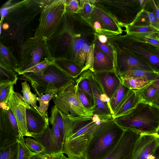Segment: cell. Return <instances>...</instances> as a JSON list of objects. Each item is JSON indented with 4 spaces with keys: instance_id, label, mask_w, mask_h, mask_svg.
Instances as JSON below:
<instances>
[{
    "instance_id": "cell-1",
    "label": "cell",
    "mask_w": 159,
    "mask_h": 159,
    "mask_svg": "<svg viewBox=\"0 0 159 159\" xmlns=\"http://www.w3.org/2000/svg\"><path fill=\"white\" fill-rule=\"evenodd\" d=\"M61 29L62 54L76 62L83 71L93 70L96 32L79 13L66 12Z\"/></svg>"
},
{
    "instance_id": "cell-2",
    "label": "cell",
    "mask_w": 159,
    "mask_h": 159,
    "mask_svg": "<svg viewBox=\"0 0 159 159\" xmlns=\"http://www.w3.org/2000/svg\"><path fill=\"white\" fill-rule=\"evenodd\" d=\"M125 129L112 118L101 120L87 147L84 159H104L117 145Z\"/></svg>"
},
{
    "instance_id": "cell-3",
    "label": "cell",
    "mask_w": 159,
    "mask_h": 159,
    "mask_svg": "<svg viewBox=\"0 0 159 159\" xmlns=\"http://www.w3.org/2000/svg\"><path fill=\"white\" fill-rule=\"evenodd\" d=\"M114 119L124 129L146 134L159 131V109L142 101L129 113Z\"/></svg>"
},
{
    "instance_id": "cell-4",
    "label": "cell",
    "mask_w": 159,
    "mask_h": 159,
    "mask_svg": "<svg viewBox=\"0 0 159 159\" xmlns=\"http://www.w3.org/2000/svg\"><path fill=\"white\" fill-rule=\"evenodd\" d=\"M113 46L128 50L143 59L153 71L159 73V48L128 35L106 36Z\"/></svg>"
},
{
    "instance_id": "cell-5",
    "label": "cell",
    "mask_w": 159,
    "mask_h": 159,
    "mask_svg": "<svg viewBox=\"0 0 159 159\" xmlns=\"http://www.w3.org/2000/svg\"><path fill=\"white\" fill-rule=\"evenodd\" d=\"M19 79L30 82L39 93L43 94L56 93L58 90L75 80L53 63L39 72L24 74Z\"/></svg>"
},
{
    "instance_id": "cell-6",
    "label": "cell",
    "mask_w": 159,
    "mask_h": 159,
    "mask_svg": "<svg viewBox=\"0 0 159 159\" xmlns=\"http://www.w3.org/2000/svg\"><path fill=\"white\" fill-rule=\"evenodd\" d=\"M125 32L143 8L145 0H93Z\"/></svg>"
},
{
    "instance_id": "cell-7",
    "label": "cell",
    "mask_w": 159,
    "mask_h": 159,
    "mask_svg": "<svg viewBox=\"0 0 159 159\" xmlns=\"http://www.w3.org/2000/svg\"><path fill=\"white\" fill-rule=\"evenodd\" d=\"M47 40L45 38L34 36L28 39L21 45L18 61L17 75L44 61L53 60Z\"/></svg>"
},
{
    "instance_id": "cell-8",
    "label": "cell",
    "mask_w": 159,
    "mask_h": 159,
    "mask_svg": "<svg viewBox=\"0 0 159 159\" xmlns=\"http://www.w3.org/2000/svg\"><path fill=\"white\" fill-rule=\"evenodd\" d=\"M53 99L57 108L71 120H79L93 116L81 103L75 80L58 90Z\"/></svg>"
},
{
    "instance_id": "cell-9",
    "label": "cell",
    "mask_w": 159,
    "mask_h": 159,
    "mask_svg": "<svg viewBox=\"0 0 159 159\" xmlns=\"http://www.w3.org/2000/svg\"><path fill=\"white\" fill-rule=\"evenodd\" d=\"M66 0H50L41 11L34 36L51 39L59 27L66 13Z\"/></svg>"
},
{
    "instance_id": "cell-10",
    "label": "cell",
    "mask_w": 159,
    "mask_h": 159,
    "mask_svg": "<svg viewBox=\"0 0 159 159\" xmlns=\"http://www.w3.org/2000/svg\"><path fill=\"white\" fill-rule=\"evenodd\" d=\"M93 8L87 20L96 33L106 36L122 34L124 30L118 24L107 15L93 0H91Z\"/></svg>"
},
{
    "instance_id": "cell-11",
    "label": "cell",
    "mask_w": 159,
    "mask_h": 159,
    "mask_svg": "<svg viewBox=\"0 0 159 159\" xmlns=\"http://www.w3.org/2000/svg\"><path fill=\"white\" fill-rule=\"evenodd\" d=\"M110 45L115 52V71L119 76L134 68L153 71L142 58L128 50Z\"/></svg>"
},
{
    "instance_id": "cell-12",
    "label": "cell",
    "mask_w": 159,
    "mask_h": 159,
    "mask_svg": "<svg viewBox=\"0 0 159 159\" xmlns=\"http://www.w3.org/2000/svg\"><path fill=\"white\" fill-rule=\"evenodd\" d=\"M93 96V114L98 116L101 120L112 118L108 106L109 99L105 93L100 83L93 71L87 70Z\"/></svg>"
},
{
    "instance_id": "cell-13",
    "label": "cell",
    "mask_w": 159,
    "mask_h": 159,
    "mask_svg": "<svg viewBox=\"0 0 159 159\" xmlns=\"http://www.w3.org/2000/svg\"><path fill=\"white\" fill-rule=\"evenodd\" d=\"M141 134L135 130L125 129L117 145L104 159H132L135 145Z\"/></svg>"
},
{
    "instance_id": "cell-14",
    "label": "cell",
    "mask_w": 159,
    "mask_h": 159,
    "mask_svg": "<svg viewBox=\"0 0 159 159\" xmlns=\"http://www.w3.org/2000/svg\"><path fill=\"white\" fill-rule=\"evenodd\" d=\"M50 123L52 125L51 128L49 125L42 134L33 137L45 148L42 153L46 155L63 153L64 144L62 141L59 129L55 122Z\"/></svg>"
},
{
    "instance_id": "cell-15",
    "label": "cell",
    "mask_w": 159,
    "mask_h": 159,
    "mask_svg": "<svg viewBox=\"0 0 159 159\" xmlns=\"http://www.w3.org/2000/svg\"><path fill=\"white\" fill-rule=\"evenodd\" d=\"M0 141L17 140L20 133L15 117L8 103H0Z\"/></svg>"
},
{
    "instance_id": "cell-16",
    "label": "cell",
    "mask_w": 159,
    "mask_h": 159,
    "mask_svg": "<svg viewBox=\"0 0 159 159\" xmlns=\"http://www.w3.org/2000/svg\"><path fill=\"white\" fill-rule=\"evenodd\" d=\"M8 104L16 119L20 135L28 136L26 110L31 106L25 102L21 94L15 92L10 98Z\"/></svg>"
},
{
    "instance_id": "cell-17",
    "label": "cell",
    "mask_w": 159,
    "mask_h": 159,
    "mask_svg": "<svg viewBox=\"0 0 159 159\" xmlns=\"http://www.w3.org/2000/svg\"><path fill=\"white\" fill-rule=\"evenodd\" d=\"M159 145V134L141 133L134 148L132 159H148Z\"/></svg>"
},
{
    "instance_id": "cell-18",
    "label": "cell",
    "mask_w": 159,
    "mask_h": 159,
    "mask_svg": "<svg viewBox=\"0 0 159 159\" xmlns=\"http://www.w3.org/2000/svg\"><path fill=\"white\" fill-rule=\"evenodd\" d=\"M26 112L28 137L40 136L49 126V118H44L31 106L26 108Z\"/></svg>"
},
{
    "instance_id": "cell-19",
    "label": "cell",
    "mask_w": 159,
    "mask_h": 159,
    "mask_svg": "<svg viewBox=\"0 0 159 159\" xmlns=\"http://www.w3.org/2000/svg\"><path fill=\"white\" fill-rule=\"evenodd\" d=\"M92 135H83L70 141H65L63 153L69 158L84 159L85 153Z\"/></svg>"
},
{
    "instance_id": "cell-20",
    "label": "cell",
    "mask_w": 159,
    "mask_h": 159,
    "mask_svg": "<svg viewBox=\"0 0 159 159\" xmlns=\"http://www.w3.org/2000/svg\"><path fill=\"white\" fill-rule=\"evenodd\" d=\"M93 72L110 100L122 84L121 79L114 71Z\"/></svg>"
},
{
    "instance_id": "cell-21",
    "label": "cell",
    "mask_w": 159,
    "mask_h": 159,
    "mask_svg": "<svg viewBox=\"0 0 159 159\" xmlns=\"http://www.w3.org/2000/svg\"><path fill=\"white\" fill-rule=\"evenodd\" d=\"M51 115L49 118L50 123L54 121L57 125L63 144L70 135L73 120L64 115L55 105L51 109Z\"/></svg>"
},
{
    "instance_id": "cell-22",
    "label": "cell",
    "mask_w": 159,
    "mask_h": 159,
    "mask_svg": "<svg viewBox=\"0 0 159 159\" xmlns=\"http://www.w3.org/2000/svg\"><path fill=\"white\" fill-rule=\"evenodd\" d=\"M93 71H114V61L107 54L95 45L93 55Z\"/></svg>"
},
{
    "instance_id": "cell-23",
    "label": "cell",
    "mask_w": 159,
    "mask_h": 159,
    "mask_svg": "<svg viewBox=\"0 0 159 159\" xmlns=\"http://www.w3.org/2000/svg\"><path fill=\"white\" fill-rule=\"evenodd\" d=\"M141 101L137 89H130L122 103L112 116L114 119L123 116L135 108Z\"/></svg>"
},
{
    "instance_id": "cell-24",
    "label": "cell",
    "mask_w": 159,
    "mask_h": 159,
    "mask_svg": "<svg viewBox=\"0 0 159 159\" xmlns=\"http://www.w3.org/2000/svg\"><path fill=\"white\" fill-rule=\"evenodd\" d=\"M53 62L58 68L74 80H75L84 72L79 65L69 59L60 57H55Z\"/></svg>"
},
{
    "instance_id": "cell-25",
    "label": "cell",
    "mask_w": 159,
    "mask_h": 159,
    "mask_svg": "<svg viewBox=\"0 0 159 159\" xmlns=\"http://www.w3.org/2000/svg\"><path fill=\"white\" fill-rule=\"evenodd\" d=\"M130 25L150 26L157 31H159V21L153 13L143 8L139 13Z\"/></svg>"
},
{
    "instance_id": "cell-26",
    "label": "cell",
    "mask_w": 159,
    "mask_h": 159,
    "mask_svg": "<svg viewBox=\"0 0 159 159\" xmlns=\"http://www.w3.org/2000/svg\"><path fill=\"white\" fill-rule=\"evenodd\" d=\"M17 140L0 141V159H17Z\"/></svg>"
},
{
    "instance_id": "cell-27",
    "label": "cell",
    "mask_w": 159,
    "mask_h": 159,
    "mask_svg": "<svg viewBox=\"0 0 159 159\" xmlns=\"http://www.w3.org/2000/svg\"><path fill=\"white\" fill-rule=\"evenodd\" d=\"M130 89L122 82L119 88L110 99L108 104L112 116L122 103Z\"/></svg>"
},
{
    "instance_id": "cell-28",
    "label": "cell",
    "mask_w": 159,
    "mask_h": 159,
    "mask_svg": "<svg viewBox=\"0 0 159 159\" xmlns=\"http://www.w3.org/2000/svg\"><path fill=\"white\" fill-rule=\"evenodd\" d=\"M31 86L34 91L39 96L37 97V100L39 102V106L34 108L44 118L48 119L47 111L49 102L52 99H53L55 97L56 93L49 92L45 93V94L40 93L34 86Z\"/></svg>"
},
{
    "instance_id": "cell-29",
    "label": "cell",
    "mask_w": 159,
    "mask_h": 159,
    "mask_svg": "<svg viewBox=\"0 0 159 159\" xmlns=\"http://www.w3.org/2000/svg\"><path fill=\"white\" fill-rule=\"evenodd\" d=\"M75 80L77 87L84 93L93 107V96L91 86L88 79L87 70L84 71Z\"/></svg>"
},
{
    "instance_id": "cell-30",
    "label": "cell",
    "mask_w": 159,
    "mask_h": 159,
    "mask_svg": "<svg viewBox=\"0 0 159 159\" xmlns=\"http://www.w3.org/2000/svg\"><path fill=\"white\" fill-rule=\"evenodd\" d=\"M158 73L140 68L131 69L120 76V78H136L153 81L157 77Z\"/></svg>"
},
{
    "instance_id": "cell-31",
    "label": "cell",
    "mask_w": 159,
    "mask_h": 159,
    "mask_svg": "<svg viewBox=\"0 0 159 159\" xmlns=\"http://www.w3.org/2000/svg\"><path fill=\"white\" fill-rule=\"evenodd\" d=\"M0 59L17 73L18 70V61L13 55L10 48L0 43Z\"/></svg>"
},
{
    "instance_id": "cell-32",
    "label": "cell",
    "mask_w": 159,
    "mask_h": 159,
    "mask_svg": "<svg viewBox=\"0 0 159 159\" xmlns=\"http://www.w3.org/2000/svg\"><path fill=\"white\" fill-rule=\"evenodd\" d=\"M17 74L13 70L0 59V83H12L16 84Z\"/></svg>"
},
{
    "instance_id": "cell-33",
    "label": "cell",
    "mask_w": 159,
    "mask_h": 159,
    "mask_svg": "<svg viewBox=\"0 0 159 159\" xmlns=\"http://www.w3.org/2000/svg\"><path fill=\"white\" fill-rule=\"evenodd\" d=\"M138 91L141 101L152 105L157 93V89L152 82Z\"/></svg>"
},
{
    "instance_id": "cell-34",
    "label": "cell",
    "mask_w": 159,
    "mask_h": 159,
    "mask_svg": "<svg viewBox=\"0 0 159 159\" xmlns=\"http://www.w3.org/2000/svg\"><path fill=\"white\" fill-rule=\"evenodd\" d=\"M157 31L150 26L129 25L126 28L125 33L136 37L150 35L156 33Z\"/></svg>"
},
{
    "instance_id": "cell-35",
    "label": "cell",
    "mask_w": 159,
    "mask_h": 159,
    "mask_svg": "<svg viewBox=\"0 0 159 159\" xmlns=\"http://www.w3.org/2000/svg\"><path fill=\"white\" fill-rule=\"evenodd\" d=\"M17 142V159H30L33 155L37 153L32 152L29 149L23 136L20 135Z\"/></svg>"
},
{
    "instance_id": "cell-36",
    "label": "cell",
    "mask_w": 159,
    "mask_h": 159,
    "mask_svg": "<svg viewBox=\"0 0 159 159\" xmlns=\"http://www.w3.org/2000/svg\"><path fill=\"white\" fill-rule=\"evenodd\" d=\"M23 98L25 102L32 107L35 108L37 107L36 105L37 100V95L32 93L30 88L27 81L21 83Z\"/></svg>"
},
{
    "instance_id": "cell-37",
    "label": "cell",
    "mask_w": 159,
    "mask_h": 159,
    "mask_svg": "<svg viewBox=\"0 0 159 159\" xmlns=\"http://www.w3.org/2000/svg\"><path fill=\"white\" fill-rule=\"evenodd\" d=\"M121 79L123 83L131 89H140L152 82L136 78Z\"/></svg>"
},
{
    "instance_id": "cell-38",
    "label": "cell",
    "mask_w": 159,
    "mask_h": 159,
    "mask_svg": "<svg viewBox=\"0 0 159 159\" xmlns=\"http://www.w3.org/2000/svg\"><path fill=\"white\" fill-rule=\"evenodd\" d=\"M12 83H0V103H7L14 92Z\"/></svg>"
},
{
    "instance_id": "cell-39",
    "label": "cell",
    "mask_w": 159,
    "mask_h": 159,
    "mask_svg": "<svg viewBox=\"0 0 159 159\" xmlns=\"http://www.w3.org/2000/svg\"><path fill=\"white\" fill-rule=\"evenodd\" d=\"M80 10L79 13L85 20L89 17L93 8L91 0H80Z\"/></svg>"
},
{
    "instance_id": "cell-40",
    "label": "cell",
    "mask_w": 159,
    "mask_h": 159,
    "mask_svg": "<svg viewBox=\"0 0 159 159\" xmlns=\"http://www.w3.org/2000/svg\"><path fill=\"white\" fill-rule=\"evenodd\" d=\"M25 140L27 146L32 152L40 153L45 150L44 147L35 139L27 137Z\"/></svg>"
},
{
    "instance_id": "cell-41",
    "label": "cell",
    "mask_w": 159,
    "mask_h": 159,
    "mask_svg": "<svg viewBox=\"0 0 159 159\" xmlns=\"http://www.w3.org/2000/svg\"><path fill=\"white\" fill-rule=\"evenodd\" d=\"M95 45L108 55L114 62L115 60L114 51L112 47L107 41L106 43H101L99 41L96 35Z\"/></svg>"
},
{
    "instance_id": "cell-42",
    "label": "cell",
    "mask_w": 159,
    "mask_h": 159,
    "mask_svg": "<svg viewBox=\"0 0 159 159\" xmlns=\"http://www.w3.org/2000/svg\"><path fill=\"white\" fill-rule=\"evenodd\" d=\"M53 63V60L44 61L25 70L22 72L20 75L26 73L39 72L44 70L49 65Z\"/></svg>"
},
{
    "instance_id": "cell-43",
    "label": "cell",
    "mask_w": 159,
    "mask_h": 159,
    "mask_svg": "<svg viewBox=\"0 0 159 159\" xmlns=\"http://www.w3.org/2000/svg\"><path fill=\"white\" fill-rule=\"evenodd\" d=\"M143 8L153 13L159 21V8L157 3V0H147Z\"/></svg>"
},
{
    "instance_id": "cell-44",
    "label": "cell",
    "mask_w": 159,
    "mask_h": 159,
    "mask_svg": "<svg viewBox=\"0 0 159 159\" xmlns=\"http://www.w3.org/2000/svg\"><path fill=\"white\" fill-rule=\"evenodd\" d=\"M80 10V0H66V12L71 13H78Z\"/></svg>"
},
{
    "instance_id": "cell-45",
    "label": "cell",
    "mask_w": 159,
    "mask_h": 159,
    "mask_svg": "<svg viewBox=\"0 0 159 159\" xmlns=\"http://www.w3.org/2000/svg\"><path fill=\"white\" fill-rule=\"evenodd\" d=\"M134 37L159 48V38L157 32L147 36Z\"/></svg>"
},
{
    "instance_id": "cell-46",
    "label": "cell",
    "mask_w": 159,
    "mask_h": 159,
    "mask_svg": "<svg viewBox=\"0 0 159 159\" xmlns=\"http://www.w3.org/2000/svg\"><path fill=\"white\" fill-rule=\"evenodd\" d=\"M77 89L81 103L85 108L93 116V106L84 93L78 87Z\"/></svg>"
},
{
    "instance_id": "cell-47",
    "label": "cell",
    "mask_w": 159,
    "mask_h": 159,
    "mask_svg": "<svg viewBox=\"0 0 159 159\" xmlns=\"http://www.w3.org/2000/svg\"><path fill=\"white\" fill-rule=\"evenodd\" d=\"M96 35L99 41L102 43H106L107 41V37L105 35L96 33Z\"/></svg>"
},
{
    "instance_id": "cell-48",
    "label": "cell",
    "mask_w": 159,
    "mask_h": 159,
    "mask_svg": "<svg viewBox=\"0 0 159 159\" xmlns=\"http://www.w3.org/2000/svg\"><path fill=\"white\" fill-rule=\"evenodd\" d=\"M43 154L44 155V159H58L61 154L52 155Z\"/></svg>"
},
{
    "instance_id": "cell-49",
    "label": "cell",
    "mask_w": 159,
    "mask_h": 159,
    "mask_svg": "<svg viewBox=\"0 0 159 159\" xmlns=\"http://www.w3.org/2000/svg\"><path fill=\"white\" fill-rule=\"evenodd\" d=\"M148 159H159V145L153 154Z\"/></svg>"
},
{
    "instance_id": "cell-50",
    "label": "cell",
    "mask_w": 159,
    "mask_h": 159,
    "mask_svg": "<svg viewBox=\"0 0 159 159\" xmlns=\"http://www.w3.org/2000/svg\"><path fill=\"white\" fill-rule=\"evenodd\" d=\"M30 159H44V155L42 153H37L33 155Z\"/></svg>"
},
{
    "instance_id": "cell-51",
    "label": "cell",
    "mask_w": 159,
    "mask_h": 159,
    "mask_svg": "<svg viewBox=\"0 0 159 159\" xmlns=\"http://www.w3.org/2000/svg\"><path fill=\"white\" fill-rule=\"evenodd\" d=\"M152 105L159 109V93L156 96Z\"/></svg>"
},
{
    "instance_id": "cell-52",
    "label": "cell",
    "mask_w": 159,
    "mask_h": 159,
    "mask_svg": "<svg viewBox=\"0 0 159 159\" xmlns=\"http://www.w3.org/2000/svg\"><path fill=\"white\" fill-rule=\"evenodd\" d=\"M58 159H68V157H66L63 153H62Z\"/></svg>"
},
{
    "instance_id": "cell-53",
    "label": "cell",
    "mask_w": 159,
    "mask_h": 159,
    "mask_svg": "<svg viewBox=\"0 0 159 159\" xmlns=\"http://www.w3.org/2000/svg\"><path fill=\"white\" fill-rule=\"evenodd\" d=\"M68 159H79V158H69L68 157Z\"/></svg>"
},
{
    "instance_id": "cell-54",
    "label": "cell",
    "mask_w": 159,
    "mask_h": 159,
    "mask_svg": "<svg viewBox=\"0 0 159 159\" xmlns=\"http://www.w3.org/2000/svg\"><path fill=\"white\" fill-rule=\"evenodd\" d=\"M157 35H158V37L159 38V31H157Z\"/></svg>"
},
{
    "instance_id": "cell-55",
    "label": "cell",
    "mask_w": 159,
    "mask_h": 159,
    "mask_svg": "<svg viewBox=\"0 0 159 159\" xmlns=\"http://www.w3.org/2000/svg\"><path fill=\"white\" fill-rule=\"evenodd\" d=\"M157 4L158 5V6L159 8V3L157 2Z\"/></svg>"
},
{
    "instance_id": "cell-56",
    "label": "cell",
    "mask_w": 159,
    "mask_h": 159,
    "mask_svg": "<svg viewBox=\"0 0 159 159\" xmlns=\"http://www.w3.org/2000/svg\"><path fill=\"white\" fill-rule=\"evenodd\" d=\"M157 2L159 3V0H157Z\"/></svg>"
}]
</instances>
